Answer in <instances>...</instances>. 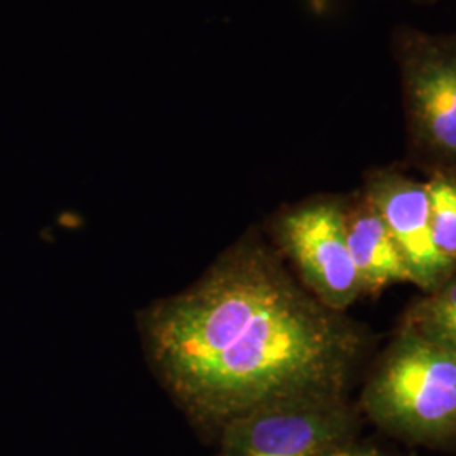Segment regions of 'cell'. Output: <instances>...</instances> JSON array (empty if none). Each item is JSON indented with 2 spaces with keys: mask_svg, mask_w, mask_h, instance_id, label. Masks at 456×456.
I'll use <instances>...</instances> for the list:
<instances>
[{
  "mask_svg": "<svg viewBox=\"0 0 456 456\" xmlns=\"http://www.w3.org/2000/svg\"><path fill=\"white\" fill-rule=\"evenodd\" d=\"M137 330L158 382L212 438L274 401L348 395L372 346L369 330L314 299L256 230L139 311Z\"/></svg>",
  "mask_w": 456,
  "mask_h": 456,
  "instance_id": "6da1fadb",
  "label": "cell"
},
{
  "mask_svg": "<svg viewBox=\"0 0 456 456\" xmlns=\"http://www.w3.org/2000/svg\"><path fill=\"white\" fill-rule=\"evenodd\" d=\"M359 409L397 440L456 450V350L397 328L365 382Z\"/></svg>",
  "mask_w": 456,
  "mask_h": 456,
  "instance_id": "7a4b0ae2",
  "label": "cell"
},
{
  "mask_svg": "<svg viewBox=\"0 0 456 456\" xmlns=\"http://www.w3.org/2000/svg\"><path fill=\"white\" fill-rule=\"evenodd\" d=\"M391 54L399 77L409 161L426 173H456V31L397 24Z\"/></svg>",
  "mask_w": 456,
  "mask_h": 456,
  "instance_id": "3957f363",
  "label": "cell"
},
{
  "mask_svg": "<svg viewBox=\"0 0 456 456\" xmlns=\"http://www.w3.org/2000/svg\"><path fill=\"white\" fill-rule=\"evenodd\" d=\"M343 195H314L279 208L267 224L273 247L308 293L346 313L363 296L352 261Z\"/></svg>",
  "mask_w": 456,
  "mask_h": 456,
  "instance_id": "277c9868",
  "label": "cell"
},
{
  "mask_svg": "<svg viewBox=\"0 0 456 456\" xmlns=\"http://www.w3.org/2000/svg\"><path fill=\"white\" fill-rule=\"evenodd\" d=\"M348 395H299L247 411L220 428L216 456H322L357 440Z\"/></svg>",
  "mask_w": 456,
  "mask_h": 456,
  "instance_id": "5b68a950",
  "label": "cell"
},
{
  "mask_svg": "<svg viewBox=\"0 0 456 456\" xmlns=\"http://www.w3.org/2000/svg\"><path fill=\"white\" fill-rule=\"evenodd\" d=\"M360 190L386 224L418 288L429 293L450 279L431 240L426 181L399 166H384L367 171Z\"/></svg>",
  "mask_w": 456,
  "mask_h": 456,
  "instance_id": "8992f818",
  "label": "cell"
},
{
  "mask_svg": "<svg viewBox=\"0 0 456 456\" xmlns=\"http://www.w3.org/2000/svg\"><path fill=\"white\" fill-rule=\"evenodd\" d=\"M343 196L346 244L363 294L380 293L399 282L414 284L401 250L362 190Z\"/></svg>",
  "mask_w": 456,
  "mask_h": 456,
  "instance_id": "52a82bcc",
  "label": "cell"
},
{
  "mask_svg": "<svg viewBox=\"0 0 456 456\" xmlns=\"http://www.w3.org/2000/svg\"><path fill=\"white\" fill-rule=\"evenodd\" d=\"M399 328L456 350V274L416 299L403 314Z\"/></svg>",
  "mask_w": 456,
  "mask_h": 456,
  "instance_id": "ba28073f",
  "label": "cell"
},
{
  "mask_svg": "<svg viewBox=\"0 0 456 456\" xmlns=\"http://www.w3.org/2000/svg\"><path fill=\"white\" fill-rule=\"evenodd\" d=\"M429 198L431 240L443 269L456 274V173L435 171L426 180Z\"/></svg>",
  "mask_w": 456,
  "mask_h": 456,
  "instance_id": "9c48e42d",
  "label": "cell"
},
{
  "mask_svg": "<svg viewBox=\"0 0 456 456\" xmlns=\"http://www.w3.org/2000/svg\"><path fill=\"white\" fill-rule=\"evenodd\" d=\"M322 456H391L387 455L386 452L379 450L377 446H370V444H360L357 440L352 443H346L342 446H337L333 450H330L328 453Z\"/></svg>",
  "mask_w": 456,
  "mask_h": 456,
  "instance_id": "30bf717a",
  "label": "cell"
},
{
  "mask_svg": "<svg viewBox=\"0 0 456 456\" xmlns=\"http://www.w3.org/2000/svg\"><path fill=\"white\" fill-rule=\"evenodd\" d=\"M404 2L418 4V5H431V4H436V2H440V0H404Z\"/></svg>",
  "mask_w": 456,
  "mask_h": 456,
  "instance_id": "8fae6325",
  "label": "cell"
}]
</instances>
